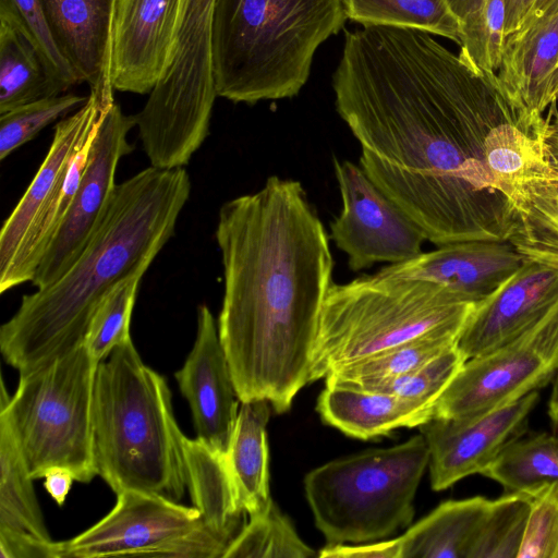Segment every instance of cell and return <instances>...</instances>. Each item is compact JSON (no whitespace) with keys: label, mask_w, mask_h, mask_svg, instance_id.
<instances>
[{"label":"cell","mask_w":558,"mask_h":558,"mask_svg":"<svg viewBox=\"0 0 558 558\" xmlns=\"http://www.w3.org/2000/svg\"><path fill=\"white\" fill-rule=\"evenodd\" d=\"M133 126L134 116L124 114L118 104L105 111L71 207L35 271L36 289L59 279L86 245L117 186L118 163L133 150L126 138Z\"/></svg>","instance_id":"cell-14"},{"label":"cell","mask_w":558,"mask_h":558,"mask_svg":"<svg viewBox=\"0 0 558 558\" xmlns=\"http://www.w3.org/2000/svg\"><path fill=\"white\" fill-rule=\"evenodd\" d=\"M192 185L184 168L148 167L117 184L72 266L51 284L22 296L0 328V351L19 373L84 343L92 317L119 281L149 268L173 236Z\"/></svg>","instance_id":"cell-3"},{"label":"cell","mask_w":558,"mask_h":558,"mask_svg":"<svg viewBox=\"0 0 558 558\" xmlns=\"http://www.w3.org/2000/svg\"><path fill=\"white\" fill-rule=\"evenodd\" d=\"M474 304L444 286L379 272L333 283L319 317L310 384L414 338L462 331Z\"/></svg>","instance_id":"cell-6"},{"label":"cell","mask_w":558,"mask_h":558,"mask_svg":"<svg viewBox=\"0 0 558 558\" xmlns=\"http://www.w3.org/2000/svg\"><path fill=\"white\" fill-rule=\"evenodd\" d=\"M481 474L500 484L506 493H531L558 484V435H523Z\"/></svg>","instance_id":"cell-29"},{"label":"cell","mask_w":558,"mask_h":558,"mask_svg":"<svg viewBox=\"0 0 558 558\" xmlns=\"http://www.w3.org/2000/svg\"><path fill=\"white\" fill-rule=\"evenodd\" d=\"M317 553L298 535L291 521L272 501L263 512L248 517L223 558H308Z\"/></svg>","instance_id":"cell-32"},{"label":"cell","mask_w":558,"mask_h":558,"mask_svg":"<svg viewBox=\"0 0 558 558\" xmlns=\"http://www.w3.org/2000/svg\"><path fill=\"white\" fill-rule=\"evenodd\" d=\"M492 502L483 496L441 502L399 536L400 558H473Z\"/></svg>","instance_id":"cell-25"},{"label":"cell","mask_w":558,"mask_h":558,"mask_svg":"<svg viewBox=\"0 0 558 558\" xmlns=\"http://www.w3.org/2000/svg\"><path fill=\"white\" fill-rule=\"evenodd\" d=\"M553 170V172L555 173V175L558 178V163L556 165H550L548 163Z\"/></svg>","instance_id":"cell-47"},{"label":"cell","mask_w":558,"mask_h":558,"mask_svg":"<svg viewBox=\"0 0 558 558\" xmlns=\"http://www.w3.org/2000/svg\"><path fill=\"white\" fill-rule=\"evenodd\" d=\"M144 271L132 274L114 284L98 304L84 340V344L99 363L112 350L132 339L131 318Z\"/></svg>","instance_id":"cell-33"},{"label":"cell","mask_w":558,"mask_h":558,"mask_svg":"<svg viewBox=\"0 0 558 558\" xmlns=\"http://www.w3.org/2000/svg\"><path fill=\"white\" fill-rule=\"evenodd\" d=\"M215 234L223 267L217 326L238 397L284 413L310 384L333 284L329 236L301 183L276 175L226 202Z\"/></svg>","instance_id":"cell-2"},{"label":"cell","mask_w":558,"mask_h":558,"mask_svg":"<svg viewBox=\"0 0 558 558\" xmlns=\"http://www.w3.org/2000/svg\"><path fill=\"white\" fill-rule=\"evenodd\" d=\"M534 0H506V37L521 27Z\"/></svg>","instance_id":"cell-42"},{"label":"cell","mask_w":558,"mask_h":558,"mask_svg":"<svg viewBox=\"0 0 558 558\" xmlns=\"http://www.w3.org/2000/svg\"><path fill=\"white\" fill-rule=\"evenodd\" d=\"M521 266L475 303L458 348L472 359L492 352L538 325L558 307V252L515 246Z\"/></svg>","instance_id":"cell-13"},{"label":"cell","mask_w":558,"mask_h":558,"mask_svg":"<svg viewBox=\"0 0 558 558\" xmlns=\"http://www.w3.org/2000/svg\"><path fill=\"white\" fill-rule=\"evenodd\" d=\"M557 68L558 11L526 22L506 37L497 71L499 84L539 134L546 125L543 113L553 105L550 87Z\"/></svg>","instance_id":"cell-20"},{"label":"cell","mask_w":558,"mask_h":558,"mask_svg":"<svg viewBox=\"0 0 558 558\" xmlns=\"http://www.w3.org/2000/svg\"><path fill=\"white\" fill-rule=\"evenodd\" d=\"M558 373V307L505 345L469 359L433 404L432 417H471L547 386Z\"/></svg>","instance_id":"cell-11"},{"label":"cell","mask_w":558,"mask_h":558,"mask_svg":"<svg viewBox=\"0 0 558 558\" xmlns=\"http://www.w3.org/2000/svg\"><path fill=\"white\" fill-rule=\"evenodd\" d=\"M460 333L461 330H440L414 338L332 371L325 384L356 387L407 374L457 345Z\"/></svg>","instance_id":"cell-28"},{"label":"cell","mask_w":558,"mask_h":558,"mask_svg":"<svg viewBox=\"0 0 558 558\" xmlns=\"http://www.w3.org/2000/svg\"><path fill=\"white\" fill-rule=\"evenodd\" d=\"M92 421L97 475L116 494L181 500L187 489L184 434L166 379L142 361L132 339L98 363Z\"/></svg>","instance_id":"cell-4"},{"label":"cell","mask_w":558,"mask_h":558,"mask_svg":"<svg viewBox=\"0 0 558 558\" xmlns=\"http://www.w3.org/2000/svg\"><path fill=\"white\" fill-rule=\"evenodd\" d=\"M556 11H558V0H534L533 5L531 7L522 25L526 22L539 19Z\"/></svg>","instance_id":"cell-44"},{"label":"cell","mask_w":558,"mask_h":558,"mask_svg":"<svg viewBox=\"0 0 558 558\" xmlns=\"http://www.w3.org/2000/svg\"><path fill=\"white\" fill-rule=\"evenodd\" d=\"M316 410L324 423L363 440L400 427H418L433 416V405L344 386H326Z\"/></svg>","instance_id":"cell-23"},{"label":"cell","mask_w":558,"mask_h":558,"mask_svg":"<svg viewBox=\"0 0 558 558\" xmlns=\"http://www.w3.org/2000/svg\"><path fill=\"white\" fill-rule=\"evenodd\" d=\"M542 135L545 159L550 165L558 163V114L549 113Z\"/></svg>","instance_id":"cell-43"},{"label":"cell","mask_w":558,"mask_h":558,"mask_svg":"<svg viewBox=\"0 0 558 558\" xmlns=\"http://www.w3.org/2000/svg\"><path fill=\"white\" fill-rule=\"evenodd\" d=\"M0 557L63 558L53 542L29 475L7 422L0 417Z\"/></svg>","instance_id":"cell-21"},{"label":"cell","mask_w":558,"mask_h":558,"mask_svg":"<svg viewBox=\"0 0 558 558\" xmlns=\"http://www.w3.org/2000/svg\"><path fill=\"white\" fill-rule=\"evenodd\" d=\"M87 97L75 94L41 98L0 114V160L33 140L44 128L82 106Z\"/></svg>","instance_id":"cell-38"},{"label":"cell","mask_w":558,"mask_h":558,"mask_svg":"<svg viewBox=\"0 0 558 558\" xmlns=\"http://www.w3.org/2000/svg\"><path fill=\"white\" fill-rule=\"evenodd\" d=\"M269 404L263 399L241 402L226 456L236 495L248 517L265 511L272 502L266 433Z\"/></svg>","instance_id":"cell-26"},{"label":"cell","mask_w":558,"mask_h":558,"mask_svg":"<svg viewBox=\"0 0 558 558\" xmlns=\"http://www.w3.org/2000/svg\"><path fill=\"white\" fill-rule=\"evenodd\" d=\"M342 207L330 223V238L353 271L376 263L410 260L427 241L423 230L362 169L333 161Z\"/></svg>","instance_id":"cell-12"},{"label":"cell","mask_w":558,"mask_h":558,"mask_svg":"<svg viewBox=\"0 0 558 558\" xmlns=\"http://www.w3.org/2000/svg\"><path fill=\"white\" fill-rule=\"evenodd\" d=\"M511 202L518 222L509 241L515 246L558 252V178L550 166L521 181Z\"/></svg>","instance_id":"cell-31"},{"label":"cell","mask_w":558,"mask_h":558,"mask_svg":"<svg viewBox=\"0 0 558 558\" xmlns=\"http://www.w3.org/2000/svg\"><path fill=\"white\" fill-rule=\"evenodd\" d=\"M548 416L550 418L554 433L558 435V375H556L551 396L548 402Z\"/></svg>","instance_id":"cell-46"},{"label":"cell","mask_w":558,"mask_h":558,"mask_svg":"<svg viewBox=\"0 0 558 558\" xmlns=\"http://www.w3.org/2000/svg\"><path fill=\"white\" fill-rule=\"evenodd\" d=\"M44 478V485L48 494L59 506H62L71 489L72 483L75 481L72 473L66 469L54 468L46 473Z\"/></svg>","instance_id":"cell-41"},{"label":"cell","mask_w":558,"mask_h":558,"mask_svg":"<svg viewBox=\"0 0 558 558\" xmlns=\"http://www.w3.org/2000/svg\"><path fill=\"white\" fill-rule=\"evenodd\" d=\"M348 19L367 25L420 29L459 46L462 23L448 0H342Z\"/></svg>","instance_id":"cell-30"},{"label":"cell","mask_w":558,"mask_h":558,"mask_svg":"<svg viewBox=\"0 0 558 558\" xmlns=\"http://www.w3.org/2000/svg\"><path fill=\"white\" fill-rule=\"evenodd\" d=\"M523 259L524 255L509 240H469L422 252L410 260L383 267L378 272L434 282L477 303L507 280Z\"/></svg>","instance_id":"cell-19"},{"label":"cell","mask_w":558,"mask_h":558,"mask_svg":"<svg viewBox=\"0 0 558 558\" xmlns=\"http://www.w3.org/2000/svg\"><path fill=\"white\" fill-rule=\"evenodd\" d=\"M174 377L190 405L196 438L226 458L240 399L217 323L205 304L197 308L194 345Z\"/></svg>","instance_id":"cell-16"},{"label":"cell","mask_w":558,"mask_h":558,"mask_svg":"<svg viewBox=\"0 0 558 558\" xmlns=\"http://www.w3.org/2000/svg\"><path fill=\"white\" fill-rule=\"evenodd\" d=\"M530 509L527 493H506L493 500L473 558H518Z\"/></svg>","instance_id":"cell-35"},{"label":"cell","mask_w":558,"mask_h":558,"mask_svg":"<svg viewBox=\"0 0 558 558\" xmlns=\"http://www.w3.org/2000/svg\"><path fill=\"white\" fill-rule=\"evenodd\" d=\"M506 0H484L462 21L459 56L482 73H497L506 39Z\"/></svg>","instance_id":"cell-34"},{"label":"cell","mask_w":558,"mask_h":558,"mask_svg":"<svg viewBox=\"0 0 558 558\" xmlns=\"http://www.w3.org/2000/svg\"><path fill=\"white\" fill-rule=\"evenodd\" d=\"M484 0H448L452 11L462 21L474 12Z\"/></svg>","instance_id":"cell-45"},{"label":"cell","mask_w":558,"mask_h":558,"mask_svg":"<svg viewBox=\"0 0 558 558\" xmlns=\"http://www.w3.org/2000/svg\"><path fill=\"white\" fill-rule=\"evenodd\" d=\"M108 108L92 95L54 128L49 150L0 231V271L13 260L32 223L63 181L70 160Z\"/></svg>","instance_id":"cell-22"},{"label":"cell","mask_w":558,"mask_h":558,"mask_svg":"<svg viewBox=\"0 0 558 558\" xmlns=\"http://www.w3.org/2000/svg\"><path fill=\"white\" fill-rule=\"evenodd\" d=\"M215 0H181L169 64L134 116L150 166L184 168L209 134L217 97L211 56Z\"/></svg>","instance_id":"cell-9"},{"label":"cell","mask_w":558,"mask_h":558,"mask_svg":"<svg viewBox=\"0 0 558 558\" xmlns=\"http://www.w3.org/2000/svg\"><path fill=\"white\" fill-rule=\"evenodd\" d=\"M318 557L330 558H400L399 537L369 542L363 545L328 544Z\"/></svg>","instance_id":"cell-40"},{"label":"cell","mask_w":558,"mask_h":558,"mask_svg":"<svg viewBox=\"0 0 558 558\" xmlns=\"http://www.w3.org/2000/svg\"><path fill=\"white\" fill-rule=\"evenodd\" d=\"M539 399L532 391L521 399L471 417H432L420 425L429 450L430 486L445 490L460 480L481 474L511 442L527 432L529 416Z\"/></svg>","instance_id":"cell-15"},{"label":"cell","mask_w":558,"mask_h":558,"mask_svg":"<svg viewBox=\"0 0 558 558\" xmlns=\"http://www.w3.org/2000/svg\"><path fill=\"white\" fill-rule=\"evenodd\" d=\"M62 545L63 558H223L227 550L195 507L134 490L117 494L107 515Z\"/></svg>","instance_id":"cell-10"},{"label":"cell","mask_w":558,"mask_h":558,"mask_svg":"<svg viewBox=\"0 0 558 558\" xmlns=\"http://www.w3.org/2000/svg\"><path fill=\"white\" fill-rule=\"evenodd\" d=\"M98 363L84 343L20 373L14 395L0 407L29 475L43 478L66 469L89 483L97 471L93 451V396Z\"/></svg>","instance_id":"cell-8"},{"label":"cell","mask_w":558,"mask_h":558,"mask_svg":"<svg viewBox=\"0 0 558 558\" xmlns=\"http://www.w3.org/2000/svg\"><path fill=\"white\" fill-rule=\"evenodd\" d=\"M181 0H119L112 51L114 90L149 94L172 53Z\"/></svg>","instance_id":"cell-17"},{"label":"cell","mask_w":558,"mask_h":558,"mask_svg":"<svg viewBox=\"0 0 558 558\" xmlns=\"http://www.w3.org/2000/svg\"><path fill=\"white\" fill-rule=\"evenodd\" d=\"M428 464L429 450L420 434L312 470L304 488L317 529L328 544H362L408 526Z\"/></svg>","instance_id":"cell-7"},{"label":"cell","mask_w":558,"mask_h":558,"mask_svg":"<svg viewBox=\"0 0 558 558\" xmlns=\"http://www.w3.org/2000/svg\"><path fill=\"white\" fill-rule=\"evenodd\" d=\"M335 105L365 173L435 245L508 241L512 202L489 160L515 130L538 134L501 88L433 34L367 25L347 31Z\"/></svg>","instance_id":"cell-1"},{"label":"cell","mask_w":558,"mask_h":558,"mask_svg":"<svg viewBox=\"0 0 558 558\" xmlns=\"http://www.w3.org/2000/svg\"><path fill=\"white\" fill-rule=\"evenodd\" d=\"M347 19L342 0H215L217 96L248 105L296 96L317 48Z\"/></svg>","instance_id":"cell-5"},{"label":"cell","mask_w":558,"mask_h":558,"mask_svg":"<svg viewBox=\"0 0 558 558\" xmlns=\"http://www.w3.org/2000/svg\"><path fill=\"white\" fill-rule=\"evenodd\" d=\"M466 361L457 344L412 372L351 388L391 393L433 405Z\"/></svg>","instance_id":"cell-36"},{"label":"cell","mask_w":558,"mask_h":558,"mask_svg":"<svg viewBox=\"0 0 558 558\" xmlns=\"http://www.w3.org/2000/svg\"><path fill=\"white\" fill-rule=\"evenodd\" d=\"M187 490L206 529L228 549L246 524L226 458L198 438L183 437ZM227 551V550H226Z\"/></svg>","instance_id":"cell-24"},{"label":"cell","mask_w":558,"mask_h":558,"mask_svg":"<svg viewBox=\"0 0 558 558\" xmlns=\"http://www.w3.org/2000/svg\"><path fill=\"white\" fill-rule=\"evenodd\" d=\"M63 92L33 44L0 17V114Z\"/></svg>","instance_id":"cell-27"},{"label":"cell","mask_w":558,"mask_h":558,"mask_svg":"<svg viewBox=\"0 0 558 558\" xmlns=\"http://www.w3.org/2000/svg\"><path fill=\"white\" fill-rule=\"evenodd\" d=\"M0 17L13 23L33 44L64 92L81 83L56 45L40 0H0Z\"/></svg>","instance_id":"cell-37"},{"label":"cell","mask_w":558,"mask_h":558,"mask_svg":"<svg viewBox=\"0 0 558 558\" xmlns=\"http://www.w3.org/2000/svg\"><path fill=\"white\" fill-rule=\"evenodd\" d=\"M527 494L531 509L518 558H558V484Z\"/></svg>","instance_id":"cell-39"},{"label":"cell","mask_w":558,"mask_h":558,"mask_svg":"<svg viewBox=\"0 0 558 558\" xmlns=\"http://www.w3.org/2000/svg\"><path fill=\"white\" fill-rule=\"evenodd\" d=\"M56 45L89 95L114 104L113 34L119 0H40Z\"/></svg>","instance_id":"cell-18"}]
</instances>
